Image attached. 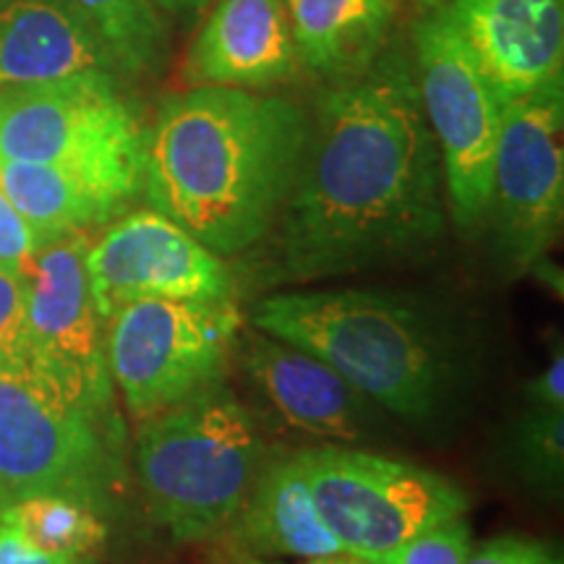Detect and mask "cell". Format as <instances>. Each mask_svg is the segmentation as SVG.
Masks as SVG:
<instances>
[{"mask_svg": "<svg viewBox=\"0 0 564 564\" xmlns=\"http://www.w3.org/2000/svg\"><path fill=\"white\" fill-rule=\"evenodd\" d=\"M442 160L415 68L377 58L319 97L282 207L280 274L314 282L403 262L444 232Z\"/></svg>", "mask_w": 564, "mask_h": 564, "instance_id": "obj_1", "label": "cell"}, {"mask_svg": "<svg viewBox=\"0 0 564 564\" xmlns=\"http://www.w3.org/2000/svg\"><path fill=\"white\" fill-rule=\"evenodd\" d=\"M306 133L308 116L285 97L232 87L181 91L147 131L141 192L207 249L236 257L278 223Z\"/></svg>", "mask_w": 564, "mask_h": 564, "instance_id": "obj_2", "label": "cell"}, {"mask_svg": "<svg viewBox=\"0 0 564 564\" xmlns=\"http://www.w3.org/2000/svg\"><path fill=\"white\" fill-rule=\"evenodd\" d=\"M251 327L329 364L371 403L405 421L447 411L468 379V356L440 308L390 288L267 295Z\"/></svg>", "mask_w": 564, "mask_h": 564, "instance_id": "obj_3", "label": "cell"}, {"mask_svg": "<svg viewBox=\"0 0 564 564\" xmlns=\"http://www.w3.org/2000/svg\"><path fill=\"white\" fill-rule=\"evenodd\" d=\"M253 413L217 379L141 421L137 474L154 523L175 541H207L232 528L262 470Z\"/></svg>", "mask_w": 564, "mask_h": 564, "instance_id": "obj_4", "label": "cell"}, {"mask_svg": "<svg viewBox=\"0 0 564 564\" xmlns=\"http://www.w3.org/2000/svg\"><path fill=\"white\" fill-rule=\"evenodd\" d=\"M116 478L105 415L30 358L0 361V510L34 494L97 507Z\"/></svg>", "mask_w": 564, "mask_h": 564, "instance_id": "obj_5", "label": "cell"}, {"mask_svg": "<svg viewBox=\"0 0 564 564\" xmlns=\"http://www.w3.org/2000/svg\"><path fill=\"white\" fill-rule=\"evenodd\" d=\"M295 460L343 552L364 562L470 510L468 494L447 476L384 455L324 444Z\"/></svg>", "mask_w": 564, "mask_h": 564, "instance_id": "obj_6", "label": "cell"}, {"mask_svg": "<svg viewBox=\"0 0 564 564\" xmlns=\"http://www.w3.org/2000/svg\"><path fill=\"white\" fill-rule=\"evenodd\" d=\"M241 333L236 301H133L105 322L112 384L139 423L225 377Z\"/></svg>", "mask_w": 564, "mask_h": 564, "instance_id": "obj_7", "label": "cell"}, {"mask_svg": "<svg viewBox=\"0 0 564 564\" xmlns=\"http://www.w3.org/2000/svg\"><path fill=\"white\" fill-rule=\"evenodd\" d=\"M415 82L455 220L465 230L478 228L489 207L505 102L465 45L447 6H436L415 30Z\"/></svg>", "mask_w": 564, "mask_h": 564, "instance_id": "obj_8", "label": "cell"}, {"mask_svg": "<svg viewBox=\"0 0 564 564\" xmlns=\"http://www.w3.org/2000/svg\"><path fill=\"white\" fill-rule=\"evenodd\" d=\"M147 129L116 76L0 89V160L144 175Z\"/></svg>", "mask_w": 564, "mask_h": 564, "instance_id": "obj_9", "label": "cell"}, {"mask_svg": "<svg viewBox=\"0 0 564 564\" xmlns=\"http://www.w3.org/2000/svg\"><path fill=\"white\" fill-rule=\"evenodd\" d=\"M562 82L502 105L491 165V215L499 257L512 272L539 267L564 209Z\"/></svg>", "mask_w": 564, "mask_h": 564, "instance_id": "obj_10", "label": "cell"}, {"mask_svg": "<svg viewBox=\"0 0 564 564\" xmlns=\"http://www.w3.org/2000/svg\"><path fill=\"white\" fill-rule=\"evenodd\" d=\"M87 232L40 246L24 272L26 350L30 361L108 415L112 379L105 352V322L87 272Z\"/></svg>", "mask_w": 564, "mask_h": 564, "instance_id": "obj_11", "label": "cell"}, {"mask_svg": "<svg viewBox=\"0 0 564 564\" xmlns=\"http://www.w3.org/2000/svg\"><path fill=\"white\" fill-rule=\"evenodd\" d=\"M87 272L102 322L133 301L223 303L236 295L225 257L152 207L129 212L89 241Z\"/></svg>", "mask_w": 564, "mask_h": 564, "instance_id": "obj_12", "label": "cell"}, {"mask_svg": "<svg viewBox=\"0 0 564 564\" xmlns=\"http://www.w3.org/2000/svg\"><path fill=\"white\" fill-rule=\"evenodd\" d=\"M447 11L502 102L562 82L564 0H449Z\"/></svg>", "mask_w": 564, "mask_h": 564, "instance_id": "obj_13", "label": "cell"}, {"mask_svg": "<svg viewBox=\"0 0 564 564\" xmlns=\"http://www.w3.org/2000/svg\"><path fill=\"white\" fill-rule=\"evenodd\" d=\"M232 352L288 426L337 442L361 440L369 429L371 400L322 358L257 327L238 333Z\"/></svg>", "mask_w": 564, "mask_h": 564, "instance_id": "obj_14", "label": "cell"}, {"mask_svg": "<svg viewBox=\"0 0 564 564\" xmlns=\"http://www.w3.org/2000/svg\"><path fill=\"white\" fill-rule=\"evenodd\" d=\"M299 66L285 0H212L188 51L194 87L262 89Z\"/></svg>", "mask_w": 564, "mask_h": 564, "instance_id": "obj_15", "label": "cell"}, {"mask_svg": "<svg viewBox=\"0 0 564 564\" xmlns=\"http://www.w3.org/2000/svg\"><path fill=\"white\" fill-rule=\"evenodd\" d=\"M141 186L139 173L0 160V188L40 246L112 220L137 199Z\"/></svg>", "mask_w": 564, "mask_h": 564, "instance_id": "obj_16", "label": "cell"}, {"mask_svg": "<svg viewBox=\"0 0 564 564\" xmlns=\"http://www.w3.org/2000/svg\"><path fill=\"white\" fill-rule=\"evenodd\" d=\"M116 70V61L68 0H0V89Z\"/></svg>", "mask_w": 564, "mask_h": 564, "instance_id": "obj_17", "label": "cell"}, {"mask_svg": "<svg viewBox=\"0 0 564 564\" xmlns=\"http://www.w3.org/2000/svg\"><path fill=\"white\" fill-rule=\"evenodd\" d=\"M232 525L241 546L257 560L303 562L345 554L324 523L295 455L262 465Z\"/></svg>", "mask_w": 564, "mask_h": 564, "instance_id": "obj_18", "label": "cell"}, {"mask_svg": "<svg viewBox=\"0 0 564 564\" xmlns=\"http://www.w3.org/2000/svg\"><path fill=\"white\" fill-rule=\"evenodd\" d=\"M285 9L303 66L345 79L379 58L398 0H285Z\"/></svg>", "mask_w": 564, "mask_h": 564, "instance_id": "obj_19", "label": "cell"}, {"mask_svg": "<svg viewBox=\"0 0 564 564\" xmlns=\"http://www.w3.org/2000/svg\"><path fill=\"white\" fill-rule=\"evenodd\" d=\"M0 520L24 535L42 552L87 556L100 549L108 539V525L102 523L95 505L66 494H34L0 510Z\"/></svg>", "mask_w": 564, "mask_h": 564, "instance_id": "obj_20", "label": "cell"}, {"mask_svg": "<svg viewBox=\"0 0 564 564\" xmlns=\"http://www.w3.org/2000/svg\"><path fill=\"white\" fill-rule=\"evenodd\" d=\"M91 26L105 51L126 74L158 70L165 61L167 32L152 0H68Z\"/></svg>", "mask_w": 564, "mask_h": 564, "instance_id": "obj_21", "label": "cell"}, {"mask_svg": "<svg viewBox=\"0 0 564 564\" xmlns=\"http://www.w3.org/2000/svg\"><path fill=\"white\" fill-rule=\"evenodd\" d=\"M514 463L531 484L554 489L564 470V411L531 408L514 426Z\"/></svg>", "mask_w": 564, "mask_h": 564, "instance_id": "obj_22", "label": "cell"}, {"mask_svg": "<svg viewBox=\"0 0 564 564\" xmlns=\"http://www.w3.org/2000/svg\"><path fill=\"white\" fill-rule=\"evenodd\" d=\"M470 549L474 541H470L468 520L455 518L413 535L405 544L373 556L366 564H465Z\"/></svg>", "mask_w": 564, "mask_h": 564, "instance_id": "obj_23", "label": "cell"}, {"mask_svg": "<svg viewBox=\"0 0 564 564\" xmlns=\"http://www.w3.org/2000/svg\"><path fill=\"white\" fill-rule=\"evenodd\" d=\"M21 358H30L24 274L0 267V361H21Z\"/></svg>", "mask_w": 564, "mask_h": 564, "instance_id": "obj_24", "label": "cell"}, {"mask_svg": "<svg viewBox=\"0 0 564 564\" xmlns=\"http://www.w3.org/2000/svg\"><path fill=\"white\" fill-rule=\"evenodd\" d=\"M40 243L30 225L19 215L9 196L0 188V267L24 274L30 270Z\"/></svg>", "mask_w": 564, "mask_h": 564, "instance_id": "obj_25", "label": "cell"}, {"mask_svg": "<svg viewBox=\"0 0 564 564\" xmlns=\"http://www.w3.org/2000/svg\"><path fill=\"white\" fill-rule=\"evenodd\" d=\"M465 564H560L544 546L520 535H499L470 549Z\"/></svg>", "mask_w": 564, "mask_h": 564, "instance_id": "obj_26", "label": "cell"}, {"mask_svg": "<svg viewBox=\"0 0 564 564\" xmlns=\"http://www.w3.org/2000/svg\"><path fill=\"white\" fill-rule=\"evenodd\" d=\"M0 564H87V560L42 552L21 535L17 528L0 520Z\"/></svg>", "mask_w": 564, "mask_h": 564, "instance_id": "obj_27", "label": "cell"}, {"mask_svg": "<svg viewBox=\"0 0 564 564\" xmlns=\"http://www.w3.org/2000/svg\"><path fill=\"white\" fill-rule=\"evenodd\" d=\"M528 405L531 408H552L564 411V352L562 345H556V352L549 358L544 371L531 379L528 384Z\"/></svg>", "mask_w": 564, "mask_h": 564, "instance_id": "obj_28", "label": "cell"}, {"mask_svg": "<svg viewBox=\"0 0 564 564\" xmlns=\"http://www.w3.org/2000/svg\"><path fill=\"white\" fill-rule=\"evenodd\" d=\"M154 9L175 19H194L209 9L212 0H152Z\"/></svg>", "mask_w": 564, "mask_h": 564, "instance_id": "obj_29", "label": "cell"}, {"mask_svg": "<svg viewBox=\"0 0 564 564\" xmlns=\"http://www.w3.org/2000/svg\"><path fill=\"white\" fill-rule=\"evenodd\" d=\"M251 564H288V562H259L257 560ZM295 564H366V562L358 560V556H350V554H335V556H322V560H303Z\"/></svg>", "mask_w": 564, "mask_h": 564, "instance_id": "obj_30", "label": "cell"}, {"mask_svg": "<svg viewBox=\"0 0 564 564\" xmlns=\"http://www.w3.org/2000/svg\"><path fill=\"white\" fill-rule=\"evenodd\" d=\"M415 3H419L421 9H436V6H440L442 0H415Z\"/></svg>", "mask_w": 564, "mask_h": 564, "instance_id": "obj_31", "label": "cell"}]
</instances>
